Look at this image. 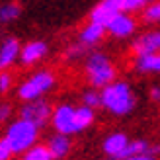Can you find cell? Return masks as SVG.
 <instances>
[{
  "label": "cell",
  "mask_w": 160,
  "mask_h": 160,
  "mask_svg": "<svg viewBox=\"0 0 160 160\" xmlns=\"http://www.w3.org/2000/svg\"><path fill=\"white\" fill-rule=\"evenodd\" d=\"M94 121H96V109L86 108L82 103L62 102L53 106L49 125L53 127L55 133L74 137V135H80L86 129H90Z\"/></svg>",
  "instance_id": "1"
},
{
  "label": "cell",
  "mask_w": 160,
  "mask_h": 160,
  "mask_svg": "<svg viewBox=\"0 0 160 160\" xmlns=\"http://www.w3.org/2000/svg\"><path fill=\"white\" fill-rule=\"evenodd\" d=\"M137 106V96L133 88L125 80H113L108 86L100 88V108H103L108 113L115 117L129 115Z\"/></svg>",
  "instance_id": "2"
},
{
  "label": "cell",
  "mask_w": 160,
  "mask_h": 160,
  "mask_svg": "<svg viewBox=\"0 0 160 160\" xmlns=\"http://www.w3.org/2000/svg\"><path fill=\"white\" fill-rule=\"evenodd\" d=\"M82 76L90 88L100 90L117 78V67L108 53L92 49L82 59Z\"/></svg>",
  "instance_id": "3"
},
{
  "label": "cell",
  "mask_w": 160,
  "mask_h": 160,
  "mask_svg": "<svg viewBox=\"0 0 160 160\" xmlns=\"http://www.w3.org/2000/svg\"><path fill=\"white\" fill-rule=\"evenodd\" d=\"M59 76L53 68H37L26 74L16 84V98L20 102H29L37 98H45L55 90Z\"/></svg>",
  "instance_id": "4"
},
{
  "label": "cell",
  "mask_w": 160,
  "mask_h": 160,
  "mask_svg": "<svg viewBox=\"0 0 160 160\" xmlns=\"http://www.w3.org/2000/svg\"><path fill=\"white\" fill-rule=\"evenodd\" d=\"M39 135H41V129L37 125L18 117V119H12V121L6 123V131L2 137L8 142V147L12 148V154L20 156L23 150H28L35 142H39Z\"/></svg>",
  "instance_id": "5"
},
{
  "label": "cell",
  "mask_w": 160,
  "mask_h": 160,
  "mask_svg": "<svg viewBox=\"0 0 160 160\" xmlns=\"http://www.w3.org/2000/svg\"><path fill=\"white\" fill-rule=\"evenodd\" d=\"M147 2L148 0H102V2H98L92 8L88 20L106 26V22L111 16H115V14H137L147 6Z\"/></svg>",
  "instance_id": "6"
},
{
  "label": "cell",
  "mask_w": 160,
  "mask_h": 160,
  "mask_svg": "<svg viewBox=\"0 0 160 160\" xmlns=\"http://www.w3.org/2000/svg\"><path fill=\"white\" fill-rule=\"evenodd\" d=\"M51 111L53 106L45 98H37V100H29V102H22L20 111H18V117L26 119V121L37 125L39 129L49 125V119H51Z\"/></svg>",
  "instance_id": "7"
},
{
  "label": "cell",
  "mask_w": 160,
  "mask_h": 160,
  "mask_svg": "<svg viewBox=\"0 0 160 160\" xmlns=\"http://www.w3.org/2000/svg\"><path fill=\"white\" fill-rule=\"evenodd\" d=\"M47 55H49V43L43 39H31L20 47L18 65L23 68H33L47 59Z\"/></svg>",
  "instance_id": "8"
},
{
  "label": "cell",
  "mask_w": 160,
  "mask_h": 160,
  "mask_svg": "<svg viewBox=\"0 0 160 160\" xmlns=\"http://www.w3.org/2000/svg\"><path fill=\"white\" fill-rule=\"evenodd\" d=\"M106 35L113 39H129L137 31V20L133 14H115L106 22Z\"/></svg>",
  "instance_id": "9"
},
{
  "label": "cell",
  "mask_w": 160,
  "mask_h": 160,
  "mask_svg": "<svg viewBox=\"0 0 160 160\" xmlns=\"http://www.w3.org/2000/svg\"><path fill=\"white\" fill-rule=\"evenodd\" d=\"M103 37H106V28L98 22L88 20L84 26L80 28L78 35H76V41L80 45H84L86 49H94V47H98L103 41Z\"/></svg>",
  "instance_id": "10"
},
{
  "label": "cell",
  "mask_w": 160,
  "mask_h": 160,
  "mask_svg": "<svg viewBox=\"0 0 160 160\" xmlns=\"http://www.w3.org/2000/svg\"><path fill=\"white\" fill-rule=\"evenodd\" d=\"M22 43L16 37H4L0 41V70H12L18 65Z\"/></svg>",
  "instance_id": "11"
},
{
  "label": "cell",
  "mask_w": 160,
  "mask_h": 160,
  "mask_svg": "<svg viewBox=\"0 0 160 160\" xmlns=\"http://www.w3.org/2000/svg\"><path fill=\"white\" fill-rule=\"evenodd\" d=\"M129 141H131V139L127 137L125 133H119V131L109 133L108 137L103 139V142H102V150H103V154H106L108 158L119 160V158L123 156L127 145H129Z\"/></svg>",
  "instance_id": "12"
},
{
  "label": "cell",
  "mask_w": 160,
  "mask_h": 160,
  "mask_svg": "<svg viewBox=\"0 0 160 160\" xmlns=\"http://www.w3.org/2000/svg\"><path fill=\"white\" fill-rule=\"evenodd\" d=\"M133 55H142V53H154L160 51V28L148 29L145 33H141L131 45Z\"/></svg>",
  "instance_id": "13"
},
{
  "label": "cell",
  "mask_w": 160,
  "mask_h": 160,
  "mask_svg": "<svg viewBox=\"0 0 160 160\" xmlns=\"http://www.w3.org/2000/svg\"><path fill=\"white\" fill-rule=\"evenodd\" d=\"M45 147L49 148V152L53 156V160H65L70 152H72V137L62 133H53L47 139Z\"/></svg>",
  "instance_id": "14"
},
{
  "label": "cell",
  "mask_w": 160,
  "mask_h": 160,
  "mask_svg": "<svg viewBox=\"0 0 160 160\" xmlns=\"http://www.w3.org/2000/svg\"><path fill=\"white\" fill-rule=\"evenodd\" d=\"M131 65L139 74H160V51L133 55Z\"/></svg>",
  "instance_id": "15"
},
{
  "label": "cell",
  "mask_w": 160,
  "mask_h": 160,
  "mask_svg": "<svg viewBox=\"0 0 160 160\" xmlns=\"http://www.w3.org/2000/svg\"><path fill=\"white\" fill-rule=\"evenodd\" d=\"M22 16V4L8 0V2L0 4V26H10V23L18 22Z\"/></svg>",
  "instance_id": "16"
},
{
  "label": "cell",
  "mask_w": 160,
  "mask_h": 160,
  "mask_svg": "<svg viewBox=\"0 0 160 160\" xmlns=\"http://www.w3.org/2000/svg\"><path fill=\"white\" fill-rule=\"evenodd\" d=\"M20 160H53V156L43 142H35L33 147H29L20 154Z\"/></svg>",
  "instance_id": "17"
},
{
  "label": "cell",
  "mask_w": 160,
  "mask_h": 160,
  "mask_svg": "<svg viewBox=\"0 0 160 160\" xmlns=\"http://www.w3.org/2000/svg\"><path fill=\"white\" fill-rule=\"evenodd\" d=\"M141 16L147 23H152V26H160V0H152V2H147V6L141 10Z\"/></svg>",
  "instance_id": "18"
},
{
  "label": "cell",
  "mask_w": 160,
  "mask_h": 160,
  "mask_svg": "<svg viewBox=\"0 0 160 160\" xmlns=\"http://www.w3.org/2000/svg\"><path fill=\"white\" fill-rule=\"evenodd\" d=\"M80 103L86 106V108L98 109L100 108V90H98V88H90V86H88L86 90L80 94Z\"/></svg>",
  "instance_id": "19"
},
{
  "label": "cell",
  "mask_w": 160,
  "mask_h": 160,
  "mask_svg": "<svg viewBox=\"0 0 160 160\" xmlns=\"http://www.w3.org/2000/svg\"><path fill=\"white\" fill-rule=\"evenodd\" d=\"M88 51H92V49H86L84 45H80L78 41H74V43H70L67 49H65V59H67L68 62L82 61V59L86 57V53H88Z\"/></svg>",
  "instance_id": "20"
},
{
  "label": "cell",
  "mask_w": 160,
  "mask_h": 160,
  "mask_svg": "<svg viewBox=\"0 0 160 160\" xmlns=\"http://www.w3.org/2000/svg\"><path fill=\"white\" fill-rule=\"evenodd\" d=\"M16 86V80L12 70H0V96H6L14 90Z\"/></svg>",
  "instance_id": "21"
},
{
  "label": "cell",
  "mask_w": 160,
  "mask_h": 160,
  "mask_svg": "<svg viewBox=\"0 0 160 160\" xmlns=\"http://www.w3.org/2000/svg\"><path fill=\"white\" fill-rule=\"evenodd\" d=\"M14 106L8 100H2L0 102V125H6L8 121H12L14 119Z\"/></svg>",
  "instance_id": "22"
},
{
  "label": "cell",
  "mask_w": 160,
  "mask_h": 160,
  "mask_svg": "<svg viewBox=\"0 0 160 160\" xmlns=\"http://www.w3.org/2000/svg\"><path fill=\"white\" fill-rule=\"evenodd\" d=\"M158 152H160V148H154V150H148V152L133 154V156H127V158H121V160H158Z\"/></svg>",
  "instance_id": "23"
},
{
  "label": "cell",
  "mask_w": 160,
  "mask_h": 160,
  "mask_svg": "<svg viewBox=\"0 0 160 160\" xmlns=\"http://www.w3.org/2000/svg\"><path fill=\"white\" fill-rule=\"evenodd\" d=\"M12 154V148L8 147V142L4 141V137H0V160H10Z\"/></svg>",
  "instance_id": "24"
},
{
  "label": "cell",
  "mask_w": 160,
  "mask_h": 160,
  "mask_svg": "<svg viewBox=\"0 0 160 160\" xmlns=\"http://www.w3.org/2000/svg\"><path fill=\"white\" fill-rule=\"evenodd\" d=\"M150 100H152V102H160V86H152V88H150Z\"/></svg>",
  "instance_id": "25"
}]
</instances>
